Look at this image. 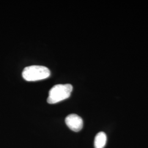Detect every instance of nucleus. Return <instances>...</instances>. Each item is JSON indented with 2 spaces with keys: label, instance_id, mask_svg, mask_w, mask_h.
<instances>
[{
  "label": "nucleus",
  "instance_id": "nucleus-3",
  "mask_svg": "<svg viewBox=\"0 0 148 148\" xmlns=\"http://www.w3.org/2000/svg\"><path fill=\"white\" fill-rule=\"evenodd\" d=\"M67 126L74 132H79L83 127V120L81 117L76 114H70L65 118Z\"/></svg>",
  "mask_w": 148,
  "mask_h": 148
},
{
  "label": "nucleus",
  "instance_id": "nucleus-1",
  "mask_svg": "<svg viewBox=\"0 0 148 148\" xmlns=\"http://www.w3.org/2000/svg\"><path fill=\"white\" fill-rule=\"evenodd\" d=\"M73 86L70 84L56 85L49 92L47 102L49 104H56L68 98L73 90Z\"/></svg>",
  "mask_w": 148,
  "mask_h": 148
},
{
  "label": "nucleus",
  "instance_id": "nucleus-2",
  "mask_svg": "<svg viewBox=\"0 0 148 148\" xmlns=\"http://www.w3.org/2000/svg\"><path fill=\"white\" fill-rule=\"evenodd\" d=\"M51 75L50 70L47 67L41 65H32L25 68L22 76L27 81H35L48 78Z\"/></svg>",
  "mask_w": 148,
  "mask_h": 148
},
{
  "label": "nucleus",
  "instance_id": "nucleus-4",
  "mask_svg": "<svg viewBox=\"0 0 148 148\" xmlns=\"http://www.w3.org/2000/svg\"><path fill=\"white\" fill-rule=\"evenodd\" d=\"M107 137L106 133L103 132L98 133L95 139V148H104L106 146Z\"/></svg>",
  "mask_w": 148,
  "mask_h": 148
}]
</instances>
